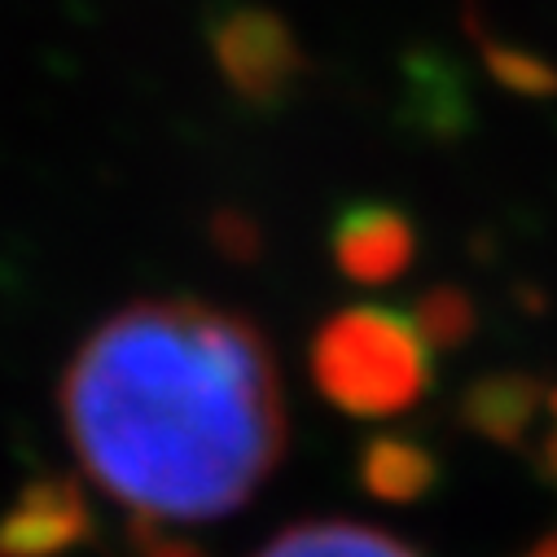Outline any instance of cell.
Instances as JSON below:
<instances>
[{"instance_id": "4fadbf2b", "label": "cell", "mask_w": 557, "mask_h": 557, "mask_svg": "<svg viewBox=\"0 0 557 557\" xmlns=\"http://www.w3.org/2000/svg\"><path fill=\"white\" fill-rule=\"evenodd\" d=\"M527 557H557V535H544Z\"/></svg>"}, {"instance_id": "5b68a950", "label": "cell", "mask_w": 557, "mask_h": 557, "mask_svg": "<svg viewBox=\"0 0 557 557\" xmlns=\"http://www.w3.org/2000/svg\"><path fill=\"white\" fill-rule=\"evenodd\" d=\"M334 263L343 268L347 282L356 286H386L395 276H404L417 259V233L395 207H351L334 220L330 233Z\"/></svg>"}, {"instance_id": "7c38bea8", "label": "cell", "mask_w": 557, "mask_h": 557, "mask_svg": "<svg viewBox=\"0 0 557 557\" xmlns=\"http://www.w3.org/2000/svg\"><path fill=\"white\" fill-rule=\"evenodd\" d=\"M141 557H202V548L185 544V540H163V544H150V553Z\"/></svg>"}, {"instance_id": "ba28073f", "label": "cell", "mask_w": 557, "mask_h": 557, "mask_svg": "<svg viewBox=\"0 0 557 557\" xmlns=\"http://www.w3.org/2000/svg\"><path fill=\"white\" fill-rule=\"evenodd\" d=\"M255 557H422L404 540L360 522H304L263 544Z\"/></svg>"}, {"instance_id": "6da1fadb", "label": "cell", "mask_w": 557, "mask_h": 557, "mask_svg": "<svg viewBox=\"0 0 557 557\" xmlns=\"http://www.w3.org/2000/svg\"><path fill=\"white\" fill-rule=\"evenodd\" d=\"M62 422L110 500L146 522H211L282 466L286 391L255 321L159 299L114 312L71 356Z\"/></svg>"}, {"instance_id": "52a82bcc", "label": "cell", "mask_w": 557, "mask_h": 557, "mask_svg": "<svg viewBox=\"0 0 557 557\" xmlns=\"http://www.w3.org/2000/svg\"><path fill=\"white\" fill-rule=\"evenodd\" d=\"M356 474L369 496L386 505H412L431 496V487L440 483V461L426 444H417L408 435H377L364 444Z\"/></svg>"}, {"instance_id": "277c9868", "label": "cell", "mask_w": 557, "mask_h": 557, "mask_svg": "<svg viewBox=\"0 0 557 557\" xmlns=\"http://www.w3.org/2000/svg\"><path fill=\"white\" fill-rule=\"evenodd\" d=\"M92 535V509L71 479H40L0 518V557H62Z\"/></svg>"}, {"instance_id": "8992f818", "label": "cell", "mask_w": 557, "mask_h": 557, "mask_svg": "<svg viewBox=\"0 0 557 557\" xmlns=\"http://www.w3.org/2000/svg\"><path fill=\"white\" fill-rule=\"evenodd\" d=\"M220 66L224 75L233 79V88L242 97H255V101H268L272 92H282L290 71H295V53L286 49V40L272 32V23L263 18H237L224 27L220 45Z\"/></svg>"}, {"instance_id": "9c48e42d", "label": "cell", "mask_w": 557, "mask_h": 557, "mask_svg": "<svg viewBox=\"0 0 557 557\" xmlns=\"http://www.w3.org/2000/svg\"><path fill=\"white\" fill-rule=\"evenodd\" d=\"M412 325L431 351H461L479 334V308L461 286L444 282L412 304Z\"/></svg>"}, {"instance_id": "8fae6325", "label": "cell", "mask_w": 557, "mask_h": 557, "mask_svg": "<svg viewBox=\"0 0 557 557\" xmlns=\"http://www.w3.org/2000/svg\"><path fill=\"white\" fill-rule=\"evenodd\" d=\"M215 242L224 246V255H233V259H250L255 246H259V233H255L246 220H228V224L215 228Z\"/></svg>"}, {"instance_id": "7a4b0ae2", "label": "cell", "mask_w": 557, "mask_h": 557, "mask_svg": "<svg viewBox=\"0 0 557 557\" xmlns=\"http://www.w3.org/2000/svg\"><path fill=\"white\" fill-rule=\"evenodd\" d=\"M317 391L347 417H399L422 404L435 364L412 317L391 308H343L334 312L308 351Z\"/></svg>"}, {"instance_id": "3957f363", "label": "cell", "mask_w": 557, "mask_h": 557, "mask_svg": "<svg viewBox=\"0 0 557 557\" xmlns=\"http://www.w3.org/2000/svg\"><path fill=\"white\" fill-rule=\"evenodd\" d=\"M548 386L553 382H544L535 373L496 369V373L474 377L461 391L457 417L470 435H479L496 448H509V453H527L535 444L540 422H548Z\"/></svg>"}, {"instance_id": "30bf717a", "label": "cell", "mask_w": 557, "mask_h": 557, "mask_svg": "<svg viewBox=\"0 0 557 557\" xmlns=\"http://www.w3.org/2000/svg\"><path fill=\"white\" fill-rule=\"evenodd\" d=\"M527 457H531L535 479L548 483V487H557V386L548 391V422H544V431L535 435V444L527 448Z\"/></svg>"}]
</instances>
